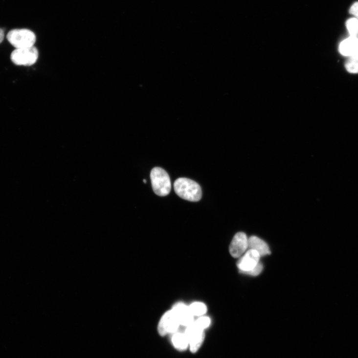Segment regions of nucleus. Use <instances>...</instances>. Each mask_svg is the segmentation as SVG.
I'll list each match as a JSON object with an SVG mask.
<instances>
[{
    "label": "nucleus",
    "mask_w": 358,
    "mask_h": 358,
    "mask_svg": "<svg viewBox=\"0 0 358 358\" xmlns=\"http://www.w3.org/2000/svg\"><path fill=\"white\" fill-rule=\"evenodd\" d=\"M176 194L181 198L190 201H198L202 196L200 186L191 179L180 178L177 179L174 184Z\"/></svg>",
    "instance_id": "obj_1"
},
{
    "label": "nucleus",
    "mask_w": 358,
    "mask_h": 358,
    "mask_svg": "<svg viewBox=\"0 0 358 358\" xmlns=\"http://www.w3.org/2000/svg\"><path fill=\"white\" fill-rule=\"evenodd\" d=\"M7 39L16 49L34 46L37 41L35 34L26 28L11 30L7 34Z\"/></svg>",
    "instance_id": "obj_2"
},
{
    "label": "nucleus",
    "mask_w": 358,
    "mask_h": 358,
    "mask_svg": "<svg viewBox=\"0 0 358 358\" xmlns=\"http://www.w3.org/2000/svg\"><path fill=\"white\" fill-rule=\"evenodd\" d=\"M151 179L155 194L161 197L169 195L171 189V182L165 170L160 167L154 168L151 173Z\"/></svg>",
    "instance_id": "obj_3"
},
{
    "label": "nucleus",
    "mask_w": 358,
    "mask_h": 358,
    "mask_svg": "<svg viewBox=\"0 0 358 358\" xmlns=\"http://www.w3.org/2000/svg\"><path fill=\"white\" fill-rule=\"evenodd\" d=\"M39 56V51L34 46L15 49L11 54V59L16 66L30 67L37 63Z\"/></svg>",
    "instance_id": "obj_4"
},
{
    "label": "nucleus",
    "mask_w": 358,
    "mask_h": 358,
    "mask_svg": "<svg viewBox=\"0 0 358 358\" xmlns=\"http://www.w3.org/2000/svg\"><path fill=\"white\" fill-rule=\"evenodd\" d=\"M180 323L172 310L166 313L161 318L158 325V332L161 336L177 332Z\"/></svg>",
    "instance_id": "obj_5"
},
{
    "label": "nucleus",
    "mask_w": 358,
    "mask_h": 358,
    "mask_svg": "<svg viewBox=\"0 0 358 358\" xmlns=\"http://www.w3.org/2000/svg\"><path fill=\"white\" fill-rule=\"evenodd\" d=\"M185 334L188 340L191 351L192 353L197 352L204 339V330L194 322L187 327Z\"/></svg>",
    "instance_id": "obj_6"
},
{
    "label": "nucleus",
    "mask_w": 358,
    "mask_h": 358,
    "mask_svg": "<svg viewBox=\"0 0 358 358\" xmlns=\"http://www.w3.org/2000/svg\"><path fill=\"white\" fill-rule=\"evenodd\" d=\"M248 248V239L242 232L236 233L229 246V252L234 258L241 257Z\"/></svg>",
    "instance_id": "obj_7"
},
{
    "label": "nucleus",
    "mask_w": 358,
    "mask_h": 358,
    "mask_svg": "<svg viewBox=\"0 0 358 358\" xmlns=\"http://www.w3.org/2000/svg\"><path fill=\"white\" fill-rule=\"evenodd\" d=\"M261 256L255 250L249 249L237 262V267L243 273L253 269L260 262Z\"/></svg>",
    "instance_id": "obj_8"
},
{
    "label": "nucleus",
    "mask_w": 358,
    "mask_h": 358,
    "mask_svg": "<svg viewBox=\"0 0 358 358\" xmlns=\"http://www.w3.org/2000/svg\"><path fill=\"white\" fill-rule=\"evenodd\" d=\"M172 310L177 315L180 325L188 327L194 322V316L191 313L189 307L182 303L175 305Z\"/></svg>",
    "instance_id": "obj_9"
},
{
    "label": "nucleus",
    "mask_w": 358,
    "mask_h": 358,
    "mask_svg": "<svg viewBox=\"0 0 358 358\" xmlns=\"http://www.w3.org/2000/svg\"><path fill=\"white\" fill-rule=\"evenodd\" d=\"M358 38L350 36L343 40L340 44L339 50L344 56L350 57L356 55Z\"/></svg>",
    "instance_id": "obj_10"
},
{
    "label": "nucleus",
    "mask_w": 358,
    "mask_h": 358,
    "mask_svg": "<svg viewBox=\"0 0 358 358\" xmlns=\"http://www.w3.org/2000/svg\"><path fill=\"white\" fill-rule=\"evenodd\" d=\"M248 248L256 251L261 257L270 254L268 245L259 237L252 236L248 239Z\"/></svg>",
    "instance_id": "obj_11"
},
{
    "label": "nucleus",
    "mask_w": 358,
    "mask_h": 358,
    "mask_svg": "<svg viewBox=\"0 0 358 358\" xmlns=\"http://www.w3.org/2000/svg\"><path fill=\"white\" fill-rule=\"evenodd\" d=\"M172 340L175 347L179 350H186L189 345L185 334L182 333L175 334L172 337Z\"/></svg>",
    "instance_id": "obj_12"
},
{
    "label": "nucleus",
    "mask_w": 358,
    "mask_h": 358,
    "mask_svg": "<svg viewBox=\"0 0 358 358\" xmlns=\"http://www.w3.org/2000/svg\"><path fill=\"white\" fill-rule=\"evenodd\" d=\"M345 67L348 72L353 74H358V55L349 57Z\"/></svg>",
    "instance_id": "obj_13"
},
{
    "label": "nucleus",
    "mask_w": 358,
    "mask_h": 358,
    "mask_svg": "<svg viewBox=\"0 0 358 358\" xmlns=\"http://www.w3.org/2000/svg\"><path fill=\"white\" fill-rule=\"evenodd\" d=\"M189 310L193 316H202L206 311V306L201 303H194L189 307Z\"/></svg>",
    "instance_id": "obj_14"
},
{
    "label": "nucleus",
    "mask_w": 358,
    "mask_h": 358,
    "mask_svg": "<svg viewBox=\"0 0 358 358\" xmlns=\"http://www.w3.org/2000/svg\"><path fill=\"white\" fill-rule=\"evenodd\" d=\"M346 25L350 36L357 37L358 34V19L356 17L349 19L346 21Z\"/></svg>",
    "instance_id": "obj_15"
},
{
    "label": "nucleus",
    "mask_w": 358,
    "mask_h": 358,
    "mask_svg": "<svg viewBox=\"0 0 358 358\" xmlns=\"http://www.w3.org/2000/svg\"><path fill=\"white\" fill-rule=\"evenodd\" d=\"M194 322L197 326L204 330L205 328L210 326L211 324V320L210 318L207 316H202L196 321H194Z\"/></svg>",
    "instance_id": "obj_16"
},
{
    "label": "nucleus",
    "mask_w": 358,
    "mask_h": 358,
    "mask_svg": "<svg viewBox=\"0 0 358 358\" xmlns=\"http://www.w3.org/2000/svg\"><path fill=\"white\" fill-rule=\"evenodd\" d=\"M263 265L259 262L258 264L253 269L249 272L244 273V274L249 275L253 276L259 275L263 270Z\"/></svg>",
    "instance_id": "obj_17"
},
{
    "label": "nucleus",
    "mask_w": 358,
    "mask_h": 358,
    "mask_svg": "<svg viewBox=\"0 0 358 358\" xmlns=\"http://www.w3.org/2000/svg\"><path fill=\"white\" fill-rule=\"evenodd\" d=\"M350 15L358 19V1L354 3L349 9Z\"/></svg>",
    "instance_id": "obj_18"
},
{
    "label": "nucleus",
    "mask_w": 358,
    "mask_h": 358,
    "mask_svg": "<svg viewBox=\"0 0 358 358\" xmlns=\"http://www.w3.org/2000/svg\"><path fill=\"white\" fill-rule=\"evenodd\" d=\"M4 39V32L3 30L0 28V44H1Z\"/></svg>",
    "instance_id": "obj_19"
},
{
    "label": "nucleus",
    "mask_w": 358,
    "mask_h": 358,
    "mask_svg": "<svg viewBox=\"0 0 358 358\" xmlns=\"http://www.w3.org/2000/svg\"><path fill=\"white\" fill-rule=\"evenodd\" d=\"M357 54L358 55V41H357V54H356V55H357Z\"/></svg>",
    "instance_id": "obj_20"
},
{
    "label": "nucleus",
    "mask_w": 358,
    "mask_h": 358,
    "mask_svg": "<svg viewBox=\"0 0 358 358\" xmlns=\"http://www.w3.org/2000/svg\"><path fill=\"white\" fill-rule=\"evenodd\" d=\"M143 181H144V183H146V181L145 180H144Z\"/></svg>",
    "instance_id": "obj_21"
}]
</instances>
